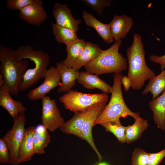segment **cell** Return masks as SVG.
Listing matches in <instances>:
<instances>
[{
    "label": "cell",
    "mask_w": 165,
    "mask_h": 165,
    "mask_svg": "<svg viewBox=\"0 0 165 165\" xmlns=\"http://www.w3.org/2000/svg\"><path fill=\"white\" fill-rule=\"evenodd\" d=\"M128 65L127 76L131 82V87L139 90L145 82L156 76L155 72L147 66L145 60V51L142 36L138 33L133 35V42L127 50Z\"/></svg>",
    "instance_id": "1"
},
{
    "label": "cell",
    "mask_w": 165,
    "mask_h": 165,
    "mask_svg": "<svg viewBox=\"0 0 165 165\" xmlns=\"http://www.w3.org/2000/svg\"><path fill=\"white\" fill-rule=\"evenodd\" d=\"M0 74L5 80L11 95L17 96L20 86L27 70L28 62L17 57L15 51L9 46H0Z\"/></svg>",
    "instance_id": "2"
},
{
    "label": "cell",
    "mask_w": 165,
    "mask_h": 165,
    "mask_svg": "<svg viewBox=\"0 0 165 165\" xmlns=\"http://www.w3.org/2000/svg\"><path fill=\"white\" fill-rule=\"evenodd\" d=\"M123 75L121 73L113 75V83L112 86L110 101L97 119L94 126L108 122L121 124L120 118H125L130 116L135 120L140 116L139 112H134L128 108L124 100L121 89Z\"/></svg>",
    "instance_id": "3"
},
{
    "label": "cell",
    "mask_w": 165,
    "mask_h": 165,
    "mask_svg": "<svg viewBox=\"0 0 165 165\" xmlns=\"http://www.w3.org/2000/svg\"><path fill=\"white\" fill-rule=\"evenodd\" d=\"M15 53L20 59H28L35 64L34 67L27 69L20 86L19 92L24 91L44 78L49 64L48 55L42 50H35L29 45L20 46Z\"/></svg>",
    "instance_id": "4"
},
{
    "label": "cell",
    "mask_w": 165,
    "mask_h": 165,
    "mask_svg": "<svg viewBox=\"0 0 165 165\" xmlns=\"http://www.w3.org/2000/svg\"><path fill=\"white\" fill-rule=\"evenodd\" d=\"M121 40L115 41L106 50H102L99 55L84 66L86 71L93 74L101 75L114 73L120 74L127 66V60L119 52Z\"/></svg>",
    "instance_id": "5"
},
{
    "label": "cell",
    "mask_w": 165,
    "mask_h": 165,
    "mask_svg": "<svg viewBox=\"0 0 165 165\" xmlns=\"http://www.w3.org/2000/svg\"><path fill=\"white\" fill-rule=\"evenodd\" d=\"M107 94H90L71 90L59 97L64 108L74 113L83 111L90 106L108 100Z\"/></svg>",
    "instance_id": "6"
},
{
    "label": "cell",
    "mask_w": 165,
    "mask_h": 165,
    "mask_svg": "<svg viewBox=\"0 0 165 165\" xmlns=\"http://www.w3.org/2000/svg\"><path fill=\"white\" fill-rule=\"evenodd\" d=\"M13 123L12 129L1 138L8 145L10 154V164L17 165L19 150L26 130V119L24 113L13 118Z\"/></svg>",
    "instance_id": "7"
},
{
    "label": "cell",
    "mask_w": 165,
    "mask_h": 165,
    "mask_svg": "<svg viewBox=\"0 0 165 165\" xmlns=\"http://www.w3.org/2000/svg\"><path fill=\"white\" fill-rule=\"evenodd\" d=\"M42 114L41 119L43 127L53 132L59 128L65 122L55 99L46 96L42 99Z\"/></svg>",
    "instance_id": "8"
},
{
    "label": "cell",
    "mask_w": 165,
    "mask_h": 165,
    "mask_svg": "<svg viewBox=\"0 0 165 165\" xmlns=\"http://www.w3.org/2000/svg\"><path fill=\"white\" fill-rule=\"evenodd\" d=\"M108 100H106L93 105L88 108L87 114L85 121L79 138L85 140L97 154L101 162L102 157L94 142L92 134V130L98 117L101 114L106 105Z\"/></svg>",
    "instance_id": "9"
},
{
    "label": "cell",
    "mask_w": 165,
    "mask_h": 165,
    "mask_svg": "<svg viewBox=\"0 0 165 165\" xmlns=\"http://www.w3.org/2000/svg\"><path fill=\"white\" fill-rule=\"evenodd\" d=\"M44 78L42 84L29 92L27 96L30 100L42 99L51 90L61 85V79L57 67L52 66L48 69Z\"/></svg>",
    "instance_id": "10"
},
{
    "label": "cell",
    "mask_w": 165,
    "mask_h": 165,
    "mask_svg": "<svg viewBox=\"0 0 165 165\" xmlns=\"http://www.w3.org/2000/svg\"><path fill=\"white\" fill-rule=\"evenodd\" d=\"M19 11V17L21 19L38 27H40L48 17L41 0H34Z\"/></svg>",
    "instance_id": "11"
},
{
    "label": "cell",
    "mask_w": 165,
    "mask_h": 165,
    "mask_svg": "<svg viewBox=\"0 0 165 165\" xmlns=\"http://www.w3.org/2000/svg\"><path fill=\"white\" fill-rule=\"evenodd\" d=\"M53 14L57 24L77 32L81 20L75 18L66 4L56 2L52 9Z\"/></svg>",
    "instance_id": "12"
},
{
    "label": "cell",
    "mask_w": 165,
    "mask_h": 165,
    "mask_svg": "<svg viewBox=\"0 0 165 165\" xmlns=\"http://www.w3.org/2000/svg\"><path fill=\"white\" fill-rule=\"evenodd\" d=\"M109 24L113 38L117 41L125 38L133 26L134 20L125 15H115Z\"/></svg>",
    "instance_id": "13"
},
{
    "label": "cell",
    "mask_w": 165,
    "mask_h": 165,
    "mask_svg": "<svg viewBox=\"0 0 165 165\" xmlns=\"http://www.w3.org/2000/svg\"><path fill=\"white\" fill-rule=\"evenodd\" d=\"M56 64L61 80V85L57 89V92L66 93L75 85L80 72L72 68L67 67L62 62H57Z\"/></svg>",
    "instance_id": "14"
},
{
    "label": "cell",
    "mask_w": 165,
    "mask_h": 165,
    "mask_svg": "<svg viewBox=\"0 0 165 165\" xmlns=\"http://www.w3.org/2000/svg\"><path fill=\"white\" fill-rule=\"evenodd\" d=\"M98 75L86 71L81 72H80L77 81L86 89L94 90L98 89L104 93H111L112 86L101 79Z\"/></svg>",
    "instance_id": "15"
},
{
    "label": "cell",
    "mask_w": 165,
    "mask_h": 165,
    "mask_svg": "<svg viewBox=\"0 0 165 165\" xmlns=\"http://www.w3.org/2000/svg\"><path fill=\"white\" fill-rule=\"evenodd\" d=\"M82 17L86 24L94 28L105 42L110 44L113 42L109 23L105 24L100 22L85 10L82 12Z\"/></svg>",
    "instance_id": "16"
},
{
    "label": "cell",
    "mask_w": 165,
    "mask_h": 165,
    "mask_svg": "<svg viewBox=\"0 0 165 165\" xmlns=\"http://www.w3.org/2000/svg\"><path fill=\"white\" fill-rule=\"evenodd\" d=\"M0 106L5 109L13 118L27 110L20 101L13 99L7 86L4 85L0 88Z\"/></svg>",
    "instance_id": "17"
},
{
    "label": "cell",
    "mask_w": 165,
    "mask_h": 165,
    "mask_svg": "<svg viewBox=\"0 0 165 165\" xmlns=\"http://www.w3.org/2000/svg\"><path fill=\"white\" fill-rule=\"evenodd\" d=\"M36 129L31 126L26 129L20 146L18 164L30 160L35 154L33 136Z\"/></svg>",
    "instance_id": "18"
},
{
    "label": "cell",
    "mask_w": 165,
    "mask_h": 165,
    "mask_svg": "<svg viewBox=\"0 0 165 165\" xmlns=\"http://www.w3.org/2000/svg\"><path fill=\"white\" fill-rule=\"evenodd\" d=\"M88 108L83 111L74 113L72 118L60 127V130L64 134L73 135L79 138L87 114Z\"/></svg>",
    "instance_id": "19"
},
{
    "label": "cell",
    "mask_w": 165,
    "mask_h": 165,
    "mask_svg": "<svg viewBox=\"0 0 165 165\" xmlns=\"http://www.w3.org/2000/svg\"><path fill=\"white\" fill-rule=\"evenodd\" d=\"M153 113V119L157 127L165 130V91L149 103Z\"/></svg>",
    "instance_id": "20"
},
{
    "label": "cell",
    "mask_w": 165,
    "mask_h": 165,
    "mask_svg": "<svg viewBox=\"0 0 165 165\" xmlns=\"http://www.w3.org/2000/svg\"><path fill=\"white\" fill-rule=\"evenodd\" d=\"M102 50L98 45L90 42H86L82 52L72 68L78 71L82 67H84L97 57Z\"/></svg>",
    "instance_id": "21"
},
{
    "label": "cell",
    "mask_w": 165,
    "mask_h": 165,
    "mask_svg": "<svg viewBox=\"0 0 165 165\" xmlns=\"http://www.w3.org/2000/svg\"><path fill=\"white\" fill-rule=\"evenodd\" d=\"M86 42L82 39L78 38L75 41L66 45L67 56L62 62L68 68L72 66L82 52L86 46Z\"/></svg>",
    "instance_id": "22"
},
{
    "label": "cell",
    "mask_w": 165,
    "mask_h": 165,
    "mask_svg": "<svg viewBox=\"0 0 165 165\" xmlns=\"http://www.w3.org/2000/svg\"><path fill=\"white\" fill-rule=\"evenodd\" d=\"M165 91V69L157 75L149 80L143 90L141 94L146 95L149 92L152 95V100H154Z\"/></svg>",
    "instance_id": "23"
},
{
    "label": "cell",
    "mask_w": 165,
    "mask_h": 165,
    "mask_svg": "<svg viewBox=\"0 0 165 165\" xmlns=\"http://www.w3.org/2000/svg\"><path fill=\"white\" fill-rule=\"evenodd\" d=\"M148 126L147 120L138 117L133 124L126 127V142L129 143L137 140Z\"/></svg>",
    "instance_id": "24"
},
{
    "label": "cell",
    "mask_w": 165,
    "mask_h": 165,
    "mask_svg": "<svg viewBox=\"0 0 165 165\" xmlns=\"http://www.w3.org/2000/svg\"><path fill=\"white\" fill-rule=\"evenodd\" d=\"M51 26L55 38L59 43L66 45L73 42L79 38L76 31L56 23H52Z\"/></svg>",
    "instance_id": "25"
},
{
    "label": "cell",
    "mask_w": 165,
    "mask_h": 165,
    "mask_svg": "<svg viewBox=\"0 0 165 165\" xmlns=\"http://www.w3.org/2000/svg\"><path fill=\"white\" fill-rule=\"evenodd\" d=\"M47 130L43 127L41 131L36 129L33 136L35 154H41L45 152V149L51 142V136Z\"/></svg>",
    "instance_id": "26"
},
{
    "label": "cell",
    "mask_w": 165,
    "mask_h": 165,
    "mask_svg": "<svg viewBox=\"0 0 165 165\" xmlns=\"http://www.w3.org/2000/svg\"><path fill=\"white\" fill-rule=\"evenodd\" d=\"M105 128L106 131L112 133L118 141L121 143L126 142V127L121 124L108 122L101 124Z\"/></svg>",
    "instance_id": "27"
},
{
    "label": "cell",
    "mask_w": 165,
    "mask_h": 165,
    "mask_svg": "<svg viewBox=\"0 0 165 165\" xmlns=\"http://www.w3.org/2000/svg\"><path fill=\"white\" fill-rule=\"evenodd\" d=\"M150 154L141 148H135L132 154L131 165H146Z\"/></svg>",
    "instance_id": "28"
},
{
    "label": "cell",
    "mask_w": 165,
    "mask_h": 165,
    "mask_svg": "<svg viewBox=\"0 0 165 165\" xmlns=\"http://www.w3.org/2000/svg\"><path fill=\"white\" fill-rule=\"evenodd\" d=\"M82 2L87 6L95 10L99 15L102 13L105 8L111 5L112 1L109 0H82Z\"/></svg>",
    "instance_id": "29"
},
{
    "label": "cell",
    "mask_w": 165,
    "mask_h": 165,
    "mask_svg": "<svg viewBox=\"0 0 165 165\" xmlns=\"http://www.w3.org/2000/svg\"><path fill=\"white\" fill-rule=\"evenodd\" d=\"M0 163H10L9 150L7 145L2 138H0Z\"/></svg>",
    "instance_id": "30"
},
{
    "label": "cell",
    "mask_w": 165,
    "mask_h": 165,
    "mask_svg": "<svg viewBox=\"0 0 165 165\" xmlns=\"http://www.w3.org/2000/svg\"><path fill=\"white\" fill-rule=\"evenodd\" d=\"M34 0H7L6 6L9 9L20 10L32 2Z\"/></svg>",
    "instance_id": "31"
},
{
    "label": "cell",
    "mask_w": 165,
    "mask_h": 165,
    "mask_svg": "<svg viewBox=\"0 0 165 165\" xmlns=\"http://www.w3.org/2000/svg\"><path fill=\"white\" fill-rule=\"evenodd\" d=\"M165 156V148L156 153H150L146 165H159Z\"/></svg>",
    "instance_id": "32"
},
{
    "label": "cell",
    "mask_w": 165,
    "mask_h": 165,
    "mask_svg": "<svg viewBox=\"0 0 165 165\" xmlns=\"http://www.w3.org/2000/svg\"><path fill=\"white\" fill-rule=\"evenodd\" d=\"M149 58L151 61L160 64L161 71L165 69V54L160 56L152 55L149 56Z\"/></svg>",
    "instance_id": "33"
},
{
    "label": "cell",
    "mask_w": 165,
    "mask_h": 165,
    "mask_svg": "<svg viewBox=\"0 0 165 165\" xmlns=\"http://www.w3.org/2000/svg\"><path fill=\"white\" fill-rule=\"evenodd\" d=\"M121 83L126 91H128L131 87V82L127 76L123 75L121 78Z\"/></svg>",
    "instance_id": "34"
},
{
    "label": "cell",
    "mask_w": 165,
    "mask_h": 165,
    "mask_svg": "<svg viewBox=\"0 0 165 165\" xmlns=\"http://www.w3.org/2000/svg\"><path fill=\"white\" fill-rule=\"evenodd\" d=\"M5 83V80L3 76L0 74V88L3 86Z\"/></svg>",
    "instance_id": "35"
}]
</instances>
